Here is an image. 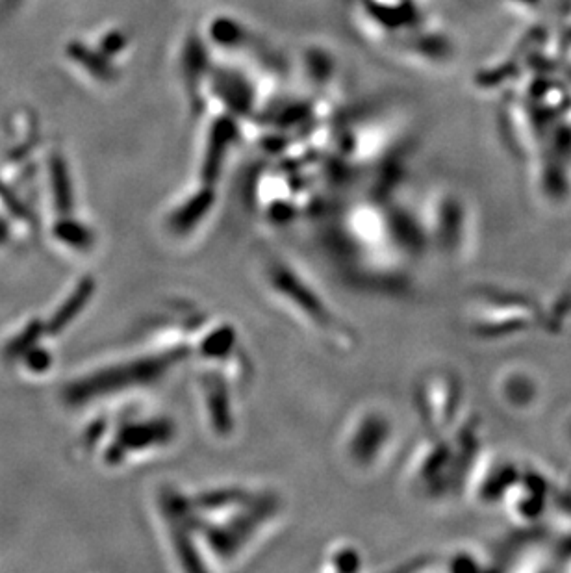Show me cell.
<instances>
[{
    "label": "cell",
    "mask_w": 571,
    "mask_h": 573,
    "mask_svg": "<svg viewBox=\"0 0 571 573\" xmlns=\"http://www.w3.org/2000/svg\"><path fill=\"white\" fill-rule=\"evenodd\" d=\"M484 449L486 438L479 414L455 433H423L403 468L408 494L434 509L464 501L471 472Z\"/></svg>",
    "instance_id": "6da1fadb"
},
{
    "label": "cell",
    "mask_w": 571,
    "mask_h": 573,
    "mask_svg": "<svg viewBox=\"0 0 571 573\" xmlns=\"http://www.w3.org/2000/svg\"><path fill=\"white\" fill-rule=\"evenodd\" d=\"M464 331L483 344L520 340L547 331L546 306L531 293L503 284H475L460 305Z\"/></svg>",
    "instance_id": "7a4b0ae2"
},
{
    "label": "cell",
    "mask_w": 571,
    "mask_h": 573,
    "mask_svg": "<svg viewBox=\"0 0 571 573\" xmlns=\"http://www.w3.org/2000/svg\"><path fill=\"white\" fill-rule=\"evenodd\" d=\"M418 223L427 253L449 268L468 266L481 251L479 210L455 188L432 191L418 212Z\"/></svg>",
    "instance_id": "3957f363"
},
{
    "label": "cell",
    "mask_w": 571,
    "mask_h": 573,
    "mask_svg": "<svg viewBox=\"0 0 571 573\" xmlns=\"http://www.w3.org/2000/svg\"><path fill=\"white\" fill-rule=\"evenodd\" d=\"M343 451L355 472H384L403 449V427L394 410L381 403L358 408L343 434Z\"/></svg>",
    "instance_id": "277c9868"
},
{
    "label": "cell",
    "mask_w": 571,
    "mask_h": 573,
    "mask_svg": "<svg viewBox=\"0 0 571 573\" xmlns=\"http://www.w3.org/2000/svg\"><path fill=\"white\" fill-rule=\"evenodd\" d=\"M414 408L427 434H451L477 416L464 375L455 366H432L414 384Z\"/></svg>",
    "instance_id": "5b68a950"
},
{
    "label": "cell",
    "mask_w": 571,
    "mask_h": 573,
    "mask_svg": "<svg viewBox=\"0 0 571 573\" xmlns=\"http://www.w3.org/2000/svg\"><path fill=\"white\" fill-rule=\"evenodd\" d=\"M560 486L546 468L523 460L521 472L510 484L499 510L520 529H538L553 512Z\"/></svg>",
    "instance_id": "8992f818"
},
{
    "label": "cell",
    "mask_w": 571,
    "mask_h": 573,
    "mask_svg": "<svg viewBox=\"0 0 571 573\" xmlns=\"http://www.w3.org/2000/svg\"><path fill=\"white\" fill-rule=\"evenodd\" d=\"M490 394L501 412L516 420H527L538 416L546 407V379L533 364L512 360L495 371Z\"/></svg>",
    "instance_id": "52a82bcc"
},
{
    "label": "cell",
    "mask_w": 571,
    "mask_h": 573,
    "mask_svg": "<svg viewBox=\"0 0 571 573\" xmlns=\"http://www.w3.org/2000/svg\"><path fill=\"white\" fill-rule=\"evenodd\" d=\"M438 561L440 572H484L495 568L494 559L477 544H458L455 548L447 549L442 557H438Z\"/></svg>",
    "instance_id": "ba28073f"
},
{
    "label": "cell",
    "mask_w": 571,
    "mask_h": 573,
    "mask_svg": "<svg viewBox=\"0 0 571 573\" xmlns=\"http://www.w3.org/2000/svg\"><path fill=\"white\" fill-rule=\"evenodd\" d=\"M547 331L560 332L571 323V277L568 284L562 288L559 297L546 306Z\"/></svg>",
    "instance_id": "9c48e42d"
},
{
    "label": "cell",
    "mask_w": 571,
    "mask_h": 573,
    "mask_svg": "<svg viewBox=\"0 0 571 573\" xmlns=\"http://www.w3.org/2000/svg\"><path fill=\"white\" fill-rule=\"evenodd\" d=\"M330 561H334V564L330 566L332 570H360L362 568V553L360 549L353 546V544H345L340 549H334L330 553Z\"/></svg>",
    "instance_id": "30bf717a"
},
{
    "label": "cell",
    "mask_w": 571,
    "mask_h": 573,
    "mask_svg": "<svg viewBox=\"0 0 571 573\" xmlns=\"http://www.w3.org/2000/svg\"><path fill=\"white\" fill-rule=\"evenodd\" d=\"M560 433L564 436V442H568L571 446V408L568 412H564L562 421H560Z\"/></svg>",
    "instance_id": "8fae6325"
}]
</instances>
